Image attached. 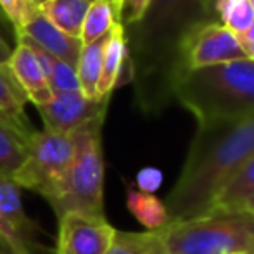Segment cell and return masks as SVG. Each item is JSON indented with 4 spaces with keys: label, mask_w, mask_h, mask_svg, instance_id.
Instances as JSON below:
<instances>
[{
    "label": "cell",
    "mask_w": 254,
    "mask_h": 254,
    "mask_svg": "<svg viewBox=\"0 0 254 254\" xmlns=\"http://www.w3.org/2000/svg\"><path fill=\"white\" fill-rule=\"evenodd\" d=\"M202 23H216L201 0H151L135 23L123 26L138 109L149 116L175 102L184 67V44Z\"/></svg>",
    "instance_id": "1"
},
{
    "label": "cell",
    "mask_w": 254,
    "mask_h": 254,
    "mask_svg": "<svg viewBox=\"0 0 254 254\" xmlns=\"http://www.w3.org/2000/svg\"><path fill=\"white\" fill-rule=\"evenodd\" d=\"M254 156V111L197 123L177 184L164 199L170 223L209 213L225 185Z\"/></svg>",
    "instance_id": "2"
},
{
    "label": "cell",
    "mask_w": 254,
    "mask_h": 254,
    "mask_svg": "<svg viewBox=\"0 0 254 254\" xmlns=\"http://www.w3.org/2000/svg\"><path fill=\"white\" fill-rule=\"evenodd\" d=\"M175 102L190 111L197 123L254 111V61L237 59L185 71L175 87Z\"/></svg>",
    "instance_id": "3"
},
{
    "label": "cell",
    "mask_w": 254,
    "mask_h": 254,
    "mask_svg": "<svg viewBox=\"0 0 254 254\" xmlns=\"http://www.w3.org/2000/svg\"><path fill=\"white\" fill-rule=\"evenodd\" d=\"M166 254H254V214L213 209L157 230Z\"/></svg>",
    "instance_id": "4"
},
{
    "label": "cell",
    "mask_w": 254,
    "mask_h": 254,
    "mask_svg": "<svg viewBox=\"0 0 254 254\" xmlns=\"http://www.w3.org/2000/svg\"><path fill=\"white\" fill-rule=\"evenodd\" d=\"M102 125L104 120H95L71 133L74 144L73 161L57 190L49 199H45L57 218L66 213L106 216Z\"/></svg>",
    "instance_id": "5"
},
{
    "label": "cell",
    "mask_w": 254,
    "mask_h": 254,
    "mask_svg": "<svg viewBox=\"0 0 254 254\" xmlns=\"http://www.w3.org/2000/svg\"><path fill=\"white\" fill-rule=\"evenodd\" d=\"M73 154L74 144L71 135L45 128L35 131L28 138L26 159L12 175V182L19 189H28L49 199L66 177Z\"/></svg>",
    "instance_id": "6"
},
{
    "label": "cell",
    "mask_w": 254,
    "mask_h": 254,
    "mask_svg": "<svg viewBox=\"0 0 254 254\" xmlns=\"http://www.w3.org/2000/svg\"><path fill=\"white\" fill-rule=\"evenodd\" d=\"M42 228L26 214L21 199V189L12 178L0 177V237L16 254H54L40 244Z\"/></svg>",
    "instance_id": "7"
},
{
    "label": "cell",
    "mask_w": 254,
    "mask_h": 254,
    "mask_svg": "<svg viewBox=\"0 0 254 254\" xmlns=\"http://www.w3.org/2000/svg\"><path fill=\"white\" fill-rule=\"evenodd\" d=\"M246 59L237 35L220 23H202L184 44L185 71Z\"/></svg>",
    "instance_id": "8"
},
{
    "label": "cell",
    "mask_w": 254,
    "mask_h": 254,
    "mask_svg": "<svg viewBox=\"0 0 254 254\" xmlns=\"http://www.w3.org/2000/svg\"><path fill=\"white\" fill-rule=\"evenodd\" d=\"M57 220L56 254H106L116 234L106 216L66 213Z\"/></svg>",
    "instance_id": "9"
},
{
    "label": "cell",
    "mask_w": 254,
    "mask_h": 254,
    "mask_svg": "<svg viewBox=\"0 0 254 254\" xmlns=\"http://www.w3.org/2000/svg\"><path fill=\"white\" fill-rule=\"evenodd\" d=\"M111 97L88 99L76 92L56 94L49 102L37 106L45 130L71 135L83 125L95 120H106Z\"/></svg>",
    "instance_id": "10"
},
{
    "label": "cell",
    "mask_w": 254,
    "mask_h": 254,
    "mask_svg": "<svg viewBox=\"0 0 254 254\" xmlns=\"http://www.w3.org/2000/svg\"><path fill=\"white\" fill-rule=\"evenodd\" d=\"M16 35H23V37L30 38L33 44H37L45 52L52 54L57 59L67 63L69 66L76 67L78 57H80L81 47H83L81 40L69 37L64 31H61L59 28L54 26L51 21L42 14L40 9L30 17V21L19 31H16Z\"/></svg>",
    "instance_id": "11"
},
{
    "label": "cell",
    "mask_w": 254,
    "mask_h": 254,
    "mask_svg": "<svg viewBox=\"0 0 254 254\" xmlns=\"http://www.w3.org/2000/svg\"><path fill=\"white\" fill-rule=\"evenodd\" d=\"M7 67L12 73L14 80L19 85L23 94L26 95V99L35 106H42L52 99V92L47 85L40 63H38L35 52L24 42L17 40L16 47L10 54L9 63H7Z\"/></svg>",
    "instance_id": "12"
},
{
    "label": "cell",
    "mask_w": 254,
    "mask_h": 254,
    "mask_svg": "<svg viewBox=\"0 0 254 254\" xmlns=\"http://www.w3.org/2000/svg\"><path fill=\"white\" fill-rule=\"evenodd\" d=\"M125 83H131V69L130 61H128L125 30L121 24H118L107 35L106 45H104L102 73L101 81H99V97H111L113 92Z\"/></svg>",
    "instance_id": "13"
},
{
    "label": "cell",
    "mask_w": 254,
    "mask_h": 254,
    "mask_svg": "<svg viewBox=\"0 0 254 254\" xmlns=\"http://www.w3.org/2000/svg\"><path fill=\"white\" fill-rule=\"evenodd\" d=\"M16 40H21L35 52L40 67L45 74V80L47 85L51 88L52 95L56 94H64V92H76L80 90V83H78V76H76V67L69 66L64 61L57 59L56 56L45 52L44 49H40L37 44L30 40V38L23 37V35H16Z\"/></svg>",
    "instance_id": "14"
},
{
    "label": "cell",
    "mask_w": 254,
    "mask_h": 254,
    "mask_svg": "<svg viewBox=\"0 0 254 254\" xmlns=\"http://www.w3.org/2000/svg\"><path fill=\"white\" fill-rule=\"evenodd\" d=\"M28 99L16 83L12 73L7 66H0V111L12 121V125L24 135L30 138L35 133L30 120L26 116V106Z\"/></svg>",
    "instance_id": "15"
},
{
    "label": "cell",
    "mask_w": 254,
    "mask_h": 254,
    "mask_svg": "<svg viewBox=\"0 0 254 254\" xmlns=\"http://www.w3.org/2000/svg\"><path fill=\"white\" fill-rule=\"evenodd\" d=\"M90 3L92 0H49L40 5V10L54 26L80 40Z\"/></svg>",
    "instance_id": "16"
},
{
    "label": "cell",
    "mask_w": 254,
    "mask_h": 254,
    "mask_svg": "<svg viewBox=\"0 0 254 254\" xmlns=\"http://www.w3.org/2000/svg\"><path fill=\"white\" fill-rule=\"evenodd\" d=\"M127 207L135 220L144 225L145 232H157L170 223L164 201L154 194L137 190L131 184L127 185Z\"/></svg>",
    "instance_id": "17"
},
{
    "label": "cell",
    "mask_w": 254,
    "mask_h": 254,
    "mask_svg": "<svg viewBox=\"0 0 254 254\" xmlns=\"http://www.w3.org/2000/svg\"><path fill=\"white\" fill-rule=\"evenodd\" d=\"M118 24H121L120 0H92L81 28V44H92L107 37Z\"/></svg>",
    "instance_id": "18"
},
{
    "label": "cell",
    "mask_w": 254,
    "mask_h": 254,
    "mask_svg": "<svg viewBox=\"0 0 254 254\" xmlns=\"http://www.w3.org/2000/svg\"><path fill=\"white\" fill-rule=\"evenodd\" d=\"M107 37L99 38L92 44H83L76 63V76L80 83V92L88 99L99 97V81L102 73V56Z\"/></svg>",
    "instance_id": "19"
},
{
    "label": "cell",
    "mask_w": 254,
    "mask_h": 254,
    "mask_svg": "<svg viewBox=\"0 0 254 254\" xmlns=\"http://www.w3.org/2000/svg\"><path fill=\"white\" fill-rule=\"evenodd\" d=\"M254 195V156L249 157L235 177L225 185L214 201L213 209H244L246 202ZM211 209V211H213Z\"/></svg>",
    "instance_id": "20"
},
{
    "label": "cell",
    "mask_w": 254,
    "mask_h": 254,
    "mask_svg": "<svg viewBox=\"0 0 254 254\" xmlns=\"http://www.w3.org/2000/svg\"><path fill=\"white\" fill-rule=\"evenodd\" d=\"M28 156V138L16 128L0 123V177L12 178Z\"/></svg>",
    "instance_id": "21"
},
{
    "label": "cell",
    "mask_w": 254,
    "mask_h": 254,
    "mask_svg": "<svg viewBox=\"0 0 254 254\" xmlns=\"http://www.w3.org/2000/svg\"><path fill=\"white\" fill-rule=\"evenodd\" d=\"M106 254H166L157 232L116 230Z\"/></svg>",
    "instance_id": "22"
},
{
    "label": "cell",
    "mask_w": 254,
    "mask_h": 254,
    "mask_svg": "<svg viewBox=\"0 0 254 254\" xmlns=\"http://www.w3.org/2000/svg\"><path fill=\"white\" fill-rule=\"evenodd\" d=\"M211 9L216 23L227 26L235 35L244 33L254 24V12L248 0H213Z\"/></svg>",
    "instance_id": "23"
},
{
    "label": "cell",
    "mask_w": 254,
    "mask_h": 254,
    "mask_svg": "<svg viewBox=\"0 0 254 254\" xmlns=\"http://www.w3.org/2000/svg\"><path fill=\"white\" fill-rule=\"evenodd\" d=\"M0 9L12 23L14 30L19 31L40 7L33 0H0Z\"/></svg>",
    "instance_id": "24"
},
{
    "label": "cell",
    "mask_w": 254,
    "mask_h": 254,
    "mask_svg": "<svg viewBox=\"0 0 254 254\" xmlns=\"http://www.w3.org/2000/svg\"><path fill=\"white\" fill-rule=\"evenodd\" d=\"M163 180H164L163 171H161L159 168L145 166V168H142V170H138V173L135 175L133 187L140 192H145V194H154V192L161 187Z\"/></svg>",
    "instance_id": "25"
},
{
    "label": "cell",
    "mask_w": 254,
    "mask_h": 254,
    "mask_svg": "<svg viewBox=\"0 0 254 254\" xmlns=\"http://www.w3.org/2000/svg\"><path fill=\"white\" fill-rule=\"evenodd\" d=\"M151 0H120V21L121 26L135 23L145 12Z\"/></svg>",
    "instance_id": "26"
},
{
    "label": "cell",
    "mask_w": 254,
    "mask_h": 254,
    "mask_svg": "<svg viewBox=\"0 0 254 254\" xmlns=\"http://www.w3.org/2000/svg\"><path fill=\"white\" fill-rule=\"evenodd\" d=\"M239 45H241L244 57L249 61H254V24L249 30H246L244 33L237 35Z\"/></svg>",
    "instance_id": "27"
},
{
    "label": "cell",
    "mask_w": 254,
    "mask_h": 254,
    "mask_svg": "<svg viewBox=\"0 0 254 254\" xmlns=\"http://www.w3.org/2000/svg\"><path fill=\"white\" fill-rule=\"evenodd\" d=\"M10 54H12V47L5 42V38L0 35V66H7L10 59Z\"/></svg>",
    "instance_id": "28"
},
{
    "label": "cell",
    "mask_w": 254,
    "mask_h": 254,
    "mask_svg": "<svg viewBox=\"0 0 254 254\" xmlns=\"http://www.w3.org/2000/svg\"><path fill=\"white\" fill-rule=\"evenodd\" d=\"M0 254H16V251H14V249L10 248V246L7 244L2 237H0Z\"/></svg>",
    "instance_id": "29"
},
{
    "label": "cell",
    "mask_w": 254,
    "mask_h": 254,
    "mask_svg": "<svg viewBox=\"0 0 254 254\" xmlns=\"http://www.w3.org/2000/svg\"><path fill=\"white\" fill-rule=\"evenodd\" d=\"M201 2H202L204 9L207 10V14H209V17H211V19H213V21H216V19H214V16H213V9H211V2H213V0H201Z\"/></svg>",
    "instance_id": "30"
},
{
    "label": "cell",
    "mask_w": 254,
    "mask_h": 254,
    "mask_svg": "<svg viewBox=\"0 0 254 254\" xmlns=\"http://www.w3.org/2000/svg\"><path fill=\"white\" fill-rule=\"evenodd\" d=\"M0 123H3V125H9V127L16 128V127H14V125H12V121H10L9 118H7L5 114L2 113V111H0ZM16 130H17V128H16ZM17 131H19V130H17ZM19 133H21V131H19Z\"/></svg>",
    "instance_id": "31"
},
{
    "label": "cell",
    "mask_w": 254,
    "mask_h": 254,
    "mask_svg": "<svg viewBox=\"0 0 254 254\" xmlns=\"http://www.w3.org/2000/svg\"><path fill=\"white\" fill-rule=\"evenodd\" d=\"M244 209H246V211H249V213H253V214H254V195H253L251 199H249L248 202H246Z\"/></svg>",
    "instance_id": "32"
},
{
    "label": "cell",
    "mask_w": 254,
    "mask_h": 254,
    "mask_svg": "<svg viewBox=\"0 0 254 254\" xmlns=\"http://www.w3.org/2000/svg\"><path fill=\"white\" fill-rule=\"evenodd\" d=\"M33 2H35V3H37V5H38V7H40V5H44V3H45V2H49V0H33Z\"/></svg>",
    "instance_id": "33"
},
{
    "label": "cell",
    "mask_w": 254,
    "mask_h": 254,
    "mask_svg": "<svg viewBox=\"0 0 254 254\" xmlns=\"http://www.w3.org/2000/svg\"><path fill=\"white\" fill-rule=\"evenodd\" d=\"M249 2V5H251V9H253V12H254V0H248Z\"/></svg>",
    "instance_id": "34"
},
{
    "label": "cell",
    "mask_w": 254,
    "mask_h": 254,
    "mask_svg": "<svg viewBox=\"0 0 254 254\" xmlns=\"http://www.w3.org/2000/svg\"><path fill=\"white\" fill-rule=\"evenodd\" d=\"M54 254H56V253H54Z\"/></svg>",
    "instance_id": "35"
}]
</instances>
